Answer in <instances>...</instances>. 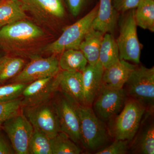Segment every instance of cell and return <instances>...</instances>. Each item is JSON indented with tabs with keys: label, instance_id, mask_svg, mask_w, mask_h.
<instances>
[{
	"label": "cell",
	"instance_id": "1",
	"mask_svg": "<svg viewBox=\"0 0 154 154\" xmlns=\"http://www.w3.org/2000/svg\"><path fill=\"white\" fill-rule=\"evenodd\" d=\"M49 38L40 26L23 19L0 28V49L6 54L30 59L42 53Z\"/></svg>",
	"mask_w": 154,
	"mask_h": 154
},
{
	"label": "cell",
	"instance_id": "2",
	"mask_svg": "<svg viewBox=\"0 0 154 154\" xmlns=\"http://www.w3.org/2000/svg\"><path fill=\"white\" fill-rule=\"evenodd\" d=\"M75 104L79 117L81 144L91 151L104 147L111 137L108 128L92 107Z\"/></svg>",
	"mask_w": 154,
	"mask_h": 154
},
{
	"label": "cell",
	"instance_id": "3",
	"mask_svg": "<svg viewBox=\"0 0 154 154\" xmlns=\"http://www.w3.org/2000/svg\"><path fill=\"white\" fill-rule=\"evenodd\" d=\"M147 110L144 105L128 97L121 112L110 121L108 128L111 137L131 141Z\"/></svg>",
	"mask_w": 154,
	"mask_h": 154
},
{
	"label": "cell",
	"instance_id": "4",
	"mask_svg": "<svg viewBox=\"0 0 154 154\" xmlns=\"http://www.w3.org/2000/svg\"><path fill=\"white\" fill-rule=\"evenodd\" d=\"M98 7L96 6L85 17L65 28L57 39L43 48L42 53L57 55L66 50L79 49L80 44L91 28L92 22L97 15Z\"/></svg>",
	"mask_w": 154,
	"mask_h": 154
},
{
	"label": "cell",
	"instance_id": "5",
	"mask_svg": "<svg viewBox=\"0 0 154 154\" xmlns=\"http://www.w3.org/2000/svg\"><path fill=\"white\" fill-rule=\"evenodd\" d=\"M127 95L152 110L154 102V67L136 66L125 84Z\"/></svg>",
	"mask_w": 154,
	"mask_h": 154
},
{
	"label": "cell",
	"instance_id": "6",
	"mask_svg": "<svg viewBox=\"0 0 154 154\" xmlns=\"http://www.w3.org/2000/svg\"><path fill=\"white\" fill-rule=\"evenodd\" d=\"M22 112L33 128L44 133L49 138L60 132L57 112L52 99L34 106L22 107Z\"/></svg>",
	"mask_w": 154,
	"mask_h": 154
},
{
	"label": "cell",
	"instance_id": "7",
	"mask_svg": "<svg viewBox=\"0 0 154 154\" xmlns=\"http://www.w3.org/2000/svg\"><path fill=\"white\" fill-rule=\"evenodd\" d=\"M129 11L122 22L119 36L116 41L119 59L139 64L140 63L141 45L138 38L135 9Z\"/></svg>",
	"mask_w": 154,
	"mask_h": 154
},
{
	"label": "cell",
	"instance_id": "8",
	"mask_svg": "<svg viewBox=\"0 0 154 154\" xmlns=\"http://www.w3.org/2000/svg\"><path fill=\"white\" fill-rule=\"evenodd\" d=\"M55 105L61 131L65 133L77 145L81 144L80 123L75 102L59 90L52 98Z\"/></svg>",
	"mask_w": 154,
	"mask_h": 154
},
{
	"label": "cell",
	"instance_id": "9",
	"mask_svg": "<svg viewBox=\"0 0 154 154\" xmlns=\"http://www.w3.org/2000/svg\"><path fill=\"white\" fill-rule=\"evenodd\" d=\"M22 8L38 24L47 28H53L56 22L64 17L62 0H20Z\"/></svg>",
	"mask_w": 154,
	"mask_h": 154
},
{
	"label": "cell",
	"instance_id": "10",
	"mask_svg": "<svg viewBox=\"0 0 154 154\" xmlns=\"http://www.w3.org/2000/svg\"><path fill=\"white\" fill-rule=\"evenodd\" d=\"M56 55L46 57L35 56L30 58L22 71L8 83L29 84L36 80L55 76L61 70Z\"/></svg>",
	"mask_w": 154,
	"mask_h": 154
},
{
	"label": "cell",
	"instance_id": "11",
	"mask_svg": "<svg viewBox=\"0 0 154 154\" xmlns=\"http://www.w3.org/2000/svg\"><path fill=\"white\" fill-rule=\"evenodd\" d=\"M128 97L124 88L113 89L102 85L92 108L101 120L110 121L121 112Z\"/></svg>",
	"mask_w": 154,
	"mask_h": 154
},
{
	"label": "cell",
	"instance_id": "12",
	"mask_svg": "<svg viewBox=\"0 0 154 154\" xmlns=\"http://www.w3.org/2000/svg\"><path fill=\"white\" fill-rule=\"evenodd\" d=\"M16 154H28L29 143L34 128L21 111L3 124Z\"/></svg>",
	"mask_w": 154,
	"mask_h": 154
},
{
	"label": "cell",
	"instance_id": "13",
	"mask_svg": "<svg viewBox=\"0 0 154 154\" xmlns=\"http://www.w3.org/2000/svg\"><path fill=\"white\" fill-rule=\"evenodd\" d=\"M59 90L58 74L55 76L40 79L29 83L20 97L21 106H34L49 101Z\"/></svg>",
	"mask_w": 154,
	"mask_h": 154
},
{
	"label": "cell",
	"instance_id": "14",
	"mask_svg": "<svg viewBox=\"0 0 154 154\" xmlns=\"http://www.w3.org/2000/svg\"><path fill=\"white\" fill-rule=\"evenodd\" d=\"M152 110L146 111L137 132L130 142L129 150L132 153L154 154V125Z\"/></svg>",
	"mask_w": 154,
	"mask_h": 154
},
{
	"label": "cell",
	"instance_id": "15",
	"mask_svg": "<svg viewBox=\"0 0 154 154\" xmlns=\"http://www.w3.org/2000/svg\"><path fill=\"white\" fill-rule=\"evenodd\" d=\"M104 68L98 62L94 65L88 64L82 72V77L83 105L92 107L102 86Z\"/></svg>",
	"mask_w": 154,
	"mask_h": 154
},
{
	"label": "cell",
	"instance_id": "16",
	"mask_svg": "<svg viewBox=\"0 0 154 154\" xmlns=\"http://www.w3.org/2000/svg\"><path fill=\"white\" fill-rule=\"evenodd\" d=\"M136 66L126 60H119L104 69L102 85L113 89L123 88Z\"/></svg>",
	"mask_w": 154,
	"mask_h": 154
},
{
	"label": "cell",
	"instance_id": "17",
	"mask_svg": "<svg viewBox=\"0 0 154 154\" xmlns=\"http://www.w3.org/2000/svg\"><path fill=\"white\" fill-rule=\"evenodd\" d=\"M59 90L75 103L83 105L82 72L60 70L58 73Z\"/></svg>",
	"mask_w": 154,
	"mask_h": 154
},
{
	"label": "cell",
	"instance_id": "18",
	"mask_svg": "<svg viewBox=\"0 0 154 154\" xmlns=\"http://www.w3.org/2000/svg\"><path fill=\"white\" fill-rule=\"evenodd\" d=\"M117 13L113 7L112 0H99L98 12L91 28L103 34H111L116 26Z\"/></svg>",
	"mask_w": 154,
	"mask_h": 154
},
{
	"label": "cell",
	"instance_id": "19",
	"mask_svg": "<svg viewBox=\"0 0 154 154\" xmlns=\"http://www.w3.org/2000/svg\"><path fill=\"white\" fill-rule=\"evenodd\" d=\"M104 34L91 28L79 47L84 54L88 64L94 65L99 60V52Z\"/></svg>",
	"mask_w": 154,
	"mask_h": 154
},
{
	"label": "cell",
	"instance_id": "20",
	"mask_svg": "<svg viewBox=\"0 0 154 154\" xmlns=\"http://www.w3.org/2000/svg\"><path fill=\"white\" fill-rule=\"evenodd\" d=\"M28 18L20 0L0 1V28Z\"/></svg>",
	"mask_w": 154,
	"mask_h": 154
},
{
	"label": "cell",
	"instance_id": "21",
	"mask_svg": "<svg viewBox=\"0 0 154 154\" xmlns=\"http://www.w3.org/2000/svg\"><path fill=\"white\" fill-rule=\"evenodd\" d=\"M26 63L20 57L5 54L0 57V85L7 84L22 71Z\"/></svg>",
	"mask_w": 154,
	"mask_h": 154
},
{
	"label": "cell",
	"instance_id": "22",
	"mask_svg": "<svg viewBox=\"0 0 154 154\" xmlns=\"http://www.w3.org/2000/svg\"><path fill=\"white\" fill-rule=\"evenodd\" d=\"M88 64V61L80 49H69L64 51L59 59L61 70L82 72Z\"/></svg>",
	"mask_w": 154,
	"mask_h": 154
},
{
	"label": "cell",
	"instance_id": "23",
	"mask_svg": "<svg viewBox=\"0 0 154 154\" xmlns=\"http://www.w3.org/2000/svg\"><path fill=\"white\" fill-rule=\"evenodd\" d=\"M119 60V51L116 40L111 33H105L100 48L99 61L105 69Z\"/></svg>",
	"mask_w": 154,
	"mask_h": 154
},
{
	"label": "cell",
	"instance_id": "24",
	"mask_svg": "<svg viewBox=\"0 0 154 154\" xmlns=\"http://www.w3.org/2000/svg\"><path fill=\"white\" fill-rule=\"evenodd\" d=\"M136 9L134 17L137 25L154 32V0H140Z\"/></svg>",
	"mask_w": 154,
	"mask_h": 154
},
{
	"label": "cell",
	"instance_id": "25",
	"mask_svg": "<svg viewBox=\"0 0 154 154\" xmlns=\"http://www.w3.org/2000/svg\"><path fill=\"white\" fill-rule=\"evenodd\" d=\"M50 143L52 154H79L82 152L79 146L62 131L50 139Z\"/></svg>",
	"mask_w": 154,
	"mask_h": 154
},
{
	"label": "cell",
	"instance_id": "26",
	"mask_svg": "<svg viewBox=\"0 0 154 154\" xmlns=\"http://www.w3.org/2000/svg\"><path fill=\"white\" fill-rule=\"evenodd\" d=\"M28 154H52L50 138L35 128L29 143Z\"/></svg>",
	"mask_w": 154,
	"mask_h": 154
},
{
	"label": "cell",
	"instance_id": "27",
	"mask_svg": "<svg viewBox=\"0 0 154 154\" xmlns=\"http://www.w3.org/2000/svg\"><path fill=\"white\" fill-rule=\"evenodd\" d=\"M28 84L12 83L0 85V102H9L20 98Z\"/></svg>",
	"mask_w": 154,
	"mask_h": 154
},
{
	"label": "cell",
	"instance_id": "28",
	"mask_svg": "<svg viewBox=\"0 0 154 154\" xmlns=\"http://www.w3.org/2000/svg\"><path fill=\"white\" fill-rule=\"evenodd\" d=\"M21 110L20 98L9 102H0V127L9 119L19 113Z\"/></svg>",
	"mask_w": 154,
	"mask_h": 154
},
{
	"label": "cell",
	"instance_id": "29",
	"mask_svg": "<svg viewBox=\"0 0 154 154\" xmlns=\"http://www.w3.org/2000/svg\"><path fill=\"white\" fill-rule=\"evenodd\" d=\"M130 142L128 140L115 139L107 146L104 147L95 153L96 154H125L129 150Z\"/></svg>",
	"mask_w": 154,
	"mask_h": 154
},
{
	"label": "cell",
	"instance_id": "30",
	"mask_svg": "<svg viewBox=\"0 0 154 154\" xmlns=\"http://www.w3.org/2000/svg\"><path fill=\"white\" fill-rule=\"evenodd\" d=\"M140 0H112V4L117 12H125L135 9Z\"/></svg>",
	"mask_w": 154,
	"mask_h": 154
},
{
	"label": "cell",
	"instance_id": "31",
	"mask_svg": "<svg viewBox=\"0 0 154 154\" xmlns=\"http://www.w3.org/2000/svg\"><path fill=\"white\" fill-rule=\"evenodd\" d=\"M0 154H16L8 137L0 127Z\"/></svg>",
	"mask_w": 154,
	"mask_h": 154
},
{
	"label": "cell",
	"instance_id": "32",
	"mask_svg": "<svg viewBox=\"0 0 154 154\" xmlns=\"http://www.w3.org/2000/svg\"><path fill=\"white\" fill-rule=\"evenodd\" d=\"M70 12L73 16L79 15L88 0H66Z\"/></svg>",
	"mask_w": 154,
	"mask_h": 154
},
{
	"label": "cell",
	"instance_id": "33",
	"mask_svg": "<svg viewBox=\"0 0 154 154\" xmlns=\"http://www.w3.org/2000/svg\"><path fill=\"white\" fill-rule=\"evenodd\" d=\"M4 54H3L2 53H1V52H0V57H1L3 55H4Z\"/></svg>",
	"mask_w": 154,
	"mask_h": 154
},
{
	"label": "cell",
	"instance_id": "34",
	"mask_svg": "<svg viewBox=\"0 0 154 154\" xmlns=\"http://www.w3.org/2000/svg\"><path fill=\"white\" fill-rule=\"evenodd\" d=\"M0 1H1V0H0Z\"/></svg>",
	"mask_w": 154,
	"mask_h": 154
}]
</instances>
